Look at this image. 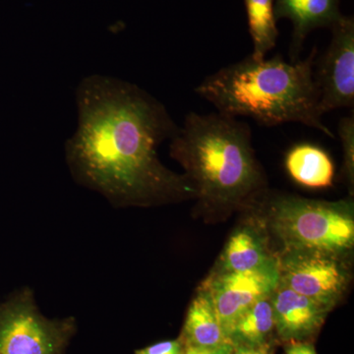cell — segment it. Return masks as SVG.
<instances>
[{"instance_id": "cell-10", "label": "cell", "mask_w": 354, "mask_h": 354, "mask_svg": "<svg viewBox=\"0 0 354 354\" xmlns=\"http://www.w3.org/2000/svg\"><path fill=\"white\" fill-rule=\"evenodd\" d=\"M276 20L288 18L293 25L291 62L299 60L306 37L317 28H332L342 17L339 0H274Z\"/></svg>"}, {"instance_id": "cell-18", "label": "cell", "mask_w": 354, "mask_h": 354, "mask_svg": "<svg viewBox=\"0 0 354 354\" xmlns=\"http://www.w3.org/2000/svg\"><path fill=\"white\" fill-rule=\"evenodd\" d=\"M234 344L232 342L221 344L216 348H198V346H186L183 354H232Z\"/></svg>"}, {"instance_id": "cell-13", "label": "cell", "mask_w": 354, "mask_h": 354, "mask_svg": "<svg viewBox=\"0 0 354 354\" xmlns=\"http://www.w3.org/2000/svg\"><path fill=\"white\" fill-rule=\"evenodd\" d=\"M184 339L186 346L198 348H216L232 342L223 332L211 300L204 291H199L188 310Z\"/></svg>"}, {"instance_id": "cell-6", "label": "cell", "mask_w": 354, "mask_h": 354, "mask_svg": "<svg viewBox=\"0 0 354 354\" xmlns=\"http://www.w3.org/2000/svg\"><path fill=\"white\" fill-rule=\"evenodd\" d=\"M277 260L246 272L215 271L203 283L221 328L230 339V330L239 317L262 298L270 297L279 285Z\"/></svg>"}, {"instance_id": "cell-4", "label": "cell", "mask_w": 354, "mask_h": 354, "mask_svg": "<svg viewBox=\"0 0 354 354\" xmlns=\"http://www.w3.org/2000/svg\"><path fill=\"white\" fill-rule=\"evenodd\" d=\"M268 220L285 251L341 258L353 247L354 220L349 202L277 196L268 203Z\"/></svg>"}, {"instance_id": "cell-16", "label": "cell", "mask_w": 354, "mask_h": 354, "mask_svg": "<svg viewBox=\"0 0 354 354\" xmlns=\"http://www.w3.org/2000/svg\"><path fill=\"white\" fill-rule=\"evenodd\" d=\"M339 138L344 151V171L349 186L353 184L354 116L342 118L339 123Z\"/></svg>"}, {"instance_id": "cell-3", "label": "cell", "mask_w": 354, "mask_h": 354, "mask_svg": "<svg viewBox=\"0 0 354 354\" xmlns=\"http://www.w3.org/2000/svg\"><path fill=\"white\" fill-rule=\"evenodd\" d=\"M171 155L205 208L232 209L264 192L265 174L254 153L250 127L237 118L190 113L171 138Z\"/></svg>"}, {"instance_id": "cell-7", "label": "cell", "mask_w": 354, "mask_h": 354, "mask_svg": "<svg viewBox=\"0 0 354 354\" xmlns=\"http://www.w3.org/2000/svg\"><path fill=\"white\" fill-rule=\"evenodd\" d=\"M279 283L332 309L348 286L349 274L339 257L285 251L277 260Z\"/></svg>"}, {"instance_id": "cell-19", "label": "cell", "mask_w": 354, "mask_h": 354, "mask_svg": "<svg viewBox=\"0 0 354 354\" xmlns=\"http://www.w3.org/2000/svg\"><path fill=\"white\" fill-rule=\"evenodd\" d=\"M286 354H317L315 348L309 342L304 341L288 342Z\"/></svg>"}, {"instance_id": "cell-14", "label": "cell", "mask_w": 354, "mask_h": 354, "mask_svg": "<svg viewBox=\"0 0 354 354\" xmlns=\"http://www.w3.org/2000/svg\"><path fill=\"white\" fill-rule=\"evenodd\" d=\"M271 295L258 300L239 317L230 330V339L234 344L257 346L266 344L274 329Z\"/></svg>"}, {"instance_id": "cell-20", "label": "cell", "mask_w": 354, "mask_h": 354, "mask_svg": "<svg viewBox=\"0 0 354 354\" xmlns=\"http://www.w3.org/2000/svg\"><path fill=\"white\" fill-rule=\"evenodd\" d=\"M232 354H270V346L267 344L257 346L234 344Z\"/></svg>"}, {"instance_id": "cell-15", "label": "cell", "mask_w": 354, "mask_h": 354, "mask_svg": "<svg viewBox=\"0 0 354 354\" xmlns=\"http://www.w3.org/2000/svg\"><path fill=\"white\" fill-rule=\"evenodd\" d=\"M249 32L253 41L251 57L265 59L266 55L276 46L279 37L274 13V0H244Z\"/></svg>"}, {"instance_id": "cell-11", "label": "cell", "mask_w": 354, "mask_h": 354, "mask_svg": "<svg viewBox=\"0 0 354 354\" xmlns=\"http://www.w3.org/2000/svg\"><path fill=\"white\" fill-rule=\"evenodd\" d=\"M286 167L295 183L322 189L333 185L335 165L325 150L312 144H299L291 148L286 157Z\"/></svg>"}, {"instance_id": "cell-1", "label": "cell", "mask_w": 354, "mask_h": 354, "mask_svg": "<svg viewBox=\"0 0 354 354\" xmlns=\"http://www.w3.org/2000/svg\"><path fill=\"white\" fill-rule=\"evenodd\" d=\"M78 127L66 143L79 180L120 204L195 197L188 179L158 160V146L178 127L143 88L113 77L83 79L76 92Z\"/></svg>"}, {"instance_id": "cell-8", "label": "cell", "mask_w": 354, "mask_h": 354, "mask_svg": "<svg viewBox=\"0 0 354 354\" xmlns=\"http://www.w3.org/2000/svg\"><path fill=\"white\" fill-rule=\"evenodd\" d=\"M327 53L314 71L321 115L354 104V20L342 16L332 28Z\"/></svg>"}, {"instance_id": "cell-9", "label": "cell", "mask_w": 354, "mask_h": 354, "mask_svg": "<svg viewBox=\"0 0 354 354\" xmlns=\"http://www.w3.org/2000/svg\"><path fill=\"white\" fill-rule=\"evenodd\" d=\"M271 301L274 329L286 342L304 341L315 334L330 310L279 283Z\"/></svg>"}, {"instance_id": "cell-12", "label": "cell", "mask_w": 354, "mask_h": 354, "mask_svg": "<svg viewBox=\"0 0 354 354\" xmlns=\"http://www.w3.org/2000/svg\"><path fill=\"white\" fill-rule=\"evenodd\" d=\"M274 261L268 252L263 237L252 227H241L230 236L216 271H252Z\"/></svg>"}, {"instance_id": "cell-2", "label": "cell", "mask_w": 354, "mask_h": 354, "mask_svg": "<svg viewBox=\"0 0 354 354\" xmlns=\"http://www.w3.org/2000/svg\"><path fill=\"white\" fill-rule=\"evenodd\" d=\"M316 53L314 48L304 60L290 62L281 55L268 60L250 55L207 77L195 92L225 115L246 116L266 127L302 123L334 138L319 111Z\"/></svg>"}, {"instance_id": "cell-5", "label": "cell", "mask_w": 354, "mask_h": 354, "mask_svg": "<svg viewBox=\"0 0 354 354\" xmlns=\"http://www.w3.org/2000/svg\"><path fill=\"white\" fill-rule=\"evenodd\" d=\"M72 330L39 315L29 291L0 304V354H62Z\"/></svg>"}, {"instance_id": "cell-17", "label": "cell", "mask_w": 354, "mask_h": 354, "mask_svg": "<svg viewBox=\"0 0 354 354\" xmlns=\"http://www.w3.org/2000/svg\"><path fill=\"white\" fill-rule=\"evenodd\" d=\"M136 354H183L180 341H169L140 349Z\"/></svg>"}]
</instances>
